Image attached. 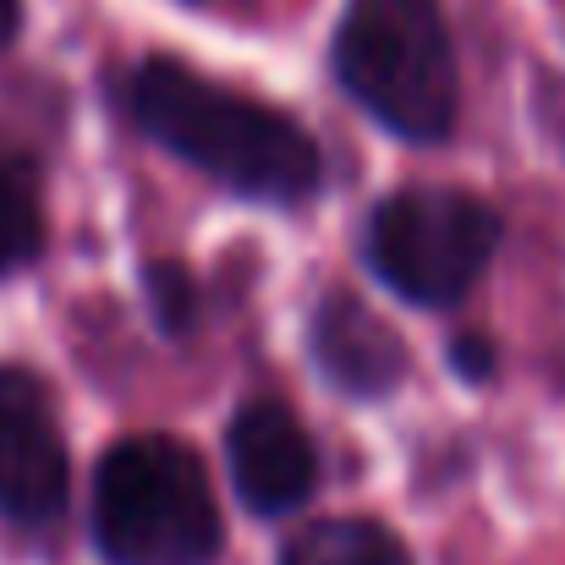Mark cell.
Listing matches in <instances>:
<instances>
[{"instance_id": "10", "label": "cell", "mask_w": 565, "mask_h": 565, "mask_svg": "<svg viewBox=\"0 0 565 565\" xmlns=\"http://www.w3.org/2000/svg\"><path fill=\"white\" fill-rule=\"evenodd\" d=\"M149 297H154V313L171 335H182L198 313V291H192V275L182 264H149Z\"/></svg>"}, {"instance_id": "3", "label": "cell", "mask_w": 565, "mask_h": 565, "mask_svg": "<svg viewBox=\"0 0 565 565\" xmlns=\"http://www.w3.org/2000/svg\"><path fill=\"white\" fill-rule=\"evenodd\" d=\"M94 539L110 565H214L225 516L198 450L171 434L105 450L94 472Z\"/></svg>"}, {"instance_id": "11", "label": "cell", "mask_w": 565, "mask_h": 565, "mask_svg": "<svg viewBox=\"0 0 565 565\" xmlns=\"http://www.w3.org/2000/svg\"><path fill=\"white\" fill-rule=\"evenodd\" d=\"M450 358H456L461 379H472V384H483V379L494 374V352H489V341H483V335H461Z\"/></svg>"}, {"instance_id": "9", "label": "cell", "mask_w": 565, "mask_h": 565, "mask_svg": "<svg viewBox=\"0 0 565 565\" xmlns=\"http://www.w3.org/2000/svg\"><path fill=\"white\" fill-rule=\"evenodd\" d=\"M280 565H412V555L390 527L369 516H330V522H308L286 544Z\"/></svg>"}, {"instance_id": "4", "label": "cell", "mask_w": 565, "mask_h": 565, "mask_svg": "<svg viewBox=\"0 0 565 565\" xmlns=\"http://www.w3.org/2000/svg\"><path fill=\"white\" fill-rule=\"evenodd\" d=\"M500 247V214L461 188H401L369 220L374 275L417 308H450Z\"/></svg>"}, {"instance_id": "12", "label": "cell", "mask_w": 565, "mask_h": 565, "mask_svg": "<svg viewBox=\"0 0 565 565\" xmlns=\"http://www.w3.org/2000/svg\"><path fill=\"white\" fill-rule=\"evenodd\" d=\"M17 17H22V0H0V44L17 33Z\"/></svg>"}, {"instance_id": "1", "label": "cell", "mask_w": 565, "mask_h": 565, "mask_svg": "<svg viewBox=\"0 0 565 565\" xmlns=\"http://www.w3.org/2000/svg\"><path fill=\"white\" fill-rule=\"evenodd\" d=\"M127 94L138 127L225 192L258 203H302L319 192V143L286 110L171 55L143 61Z\"/></svg>"}, {"instance_id": "5", "label": "cell", "mask_w": 565, "mask_h": 565, "mask_svg": "<svg viewBox=\"0 0 565 565\" xmlns=\"http://www.w3.org/2000/svg\"><path fill=\"white\" fill-rule=\"evenodd\" d=\"M72 494V456L44 379L0 369V516L11 527L61 522Z\"/></svg>"}, {"instance_id": "7", "label": "cell", "mask_w": 565, "mask_h": 565, "mask_svg": "<svg viewBox=\"0 0 565 565\" xmlns=\"http://www.w3.org/2000/svg\"><path fill=\"white\" fill-rule=\"evenodd\" d=\"M313 358L347 395H390L406 379V341L358 291H330L313 313Z\"/></svg>"}, {"instance_id": "6", "label": "cell", "mask_w": 565, "mask_h": 565, "mask_svg": "<svg viewBox=\"0 0 565 565\" xmlns=\"http://www.w3.org/2000/svg\"><path fill=\"white\" fill-rule=\"evenodd\" d=\"M225 456H231L236 494L258 516H286L313 494V478H319L313 439L297 423V412L280 401H247L231 423Z\"/></svg>"}, {"instance_id": "8", "label": "cell", "mask_w": 565, "mask_h": 565, "mask_svg": "<svg viewBox=\"0 0 565 565\" xmlns=\"http://www.w3.org/2000/svg\"><path fill=\"white\" fill-rule=\"evenodd\" d=\"M44 253V192L39 166L0 138V280Z\"/></svg>"}, {"instance_id": "2", "label": "cell", "mask_w": 565, "mask_h": 565, "mask_svg": "<svg viewBox=\"0 0 565 565\" xmlns=\"http://www.w3.org/2000/svg\"><path fill=\"white\" fill-rule=\"evenodd\" d=\"M330 61L341 88L395 138L439 143L461 116V72L439 0H352Z\"/></svg>"}]
</instances>
